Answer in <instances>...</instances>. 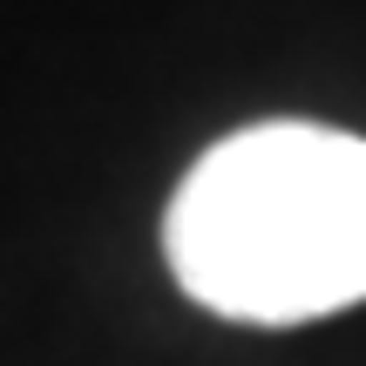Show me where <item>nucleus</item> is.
<instances>
[{"mask_svg": "<svg viewBox=\"0 0 366 366\" xmlns=\"http://www.w3.org/2000/svg\"><path fill=\"white\" fill-rule=\"evenodd\" d=\"M177 285L244 326H305L366 299V143L258 122L183 177L163 224Z\"/></svg>", "mask_w": 366, "mask_h": 366, "instance_id": "obj_1", "label": "nucleus"}]
</instances>
